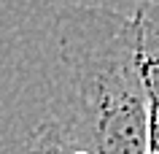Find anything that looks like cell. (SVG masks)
I'll return each instance as SVG.
<instances>
[{
  "mask_svg": "<svg viewBox=\"0 0 159 154\" xmlns=\"http://www.w3.org/2000/svg\"><path fill=\"white\" fill-rule=\"evenodd\" d=\"M73 119L62 122L94 154H148V95L138 22L102 6H67L54 19Z\"/></svg>",
  "mask_w": 159,
  "mask_h": 154,
  "instance_id": "obj_1",
  "label": "cell"
},
{
  "mask_svg": "<svg viewBox=\"0 0 159 154\" xmlns=\"http://www.w3.org/2000/svg\"><path fill=\"white\" fill-rule=\"evenodd\" d=\"M73 143H78V141L67 130V124H62L59 119H49L38 124L35 133L30 135L27 154H67V149Z\"/></svg>",
  "mask_w": 159,
  "mask_h": 154,
  "instance_id": "obj_2",
  "label": "cell"
},
{
  "mask_svg": "<svg viewBox=\"0 0 159 154\" xmlns=\"http://www.w3.org/2000/svg\"><path fill=\"white\" fill-rule=\"evenodd\" d=\"M138 49H140V73L146 95H148V108L159 111V49L143 43L140 35H138Z\"/></svg>",
  "mask_w": 159,
  "mask_h": 154,
  "instance_id": "obj_3",
  "label": "cell"
},
{
  "mask_svg": "<svg viewBox=\"0 0 159 154\" xmlns=\"http://www.w3.org/2000/svg\"><path fill=\"white\" fill-rule=\"evenodd\" d=\"M135 22H138V35L143 43L159 49V0H146L135 8Z\"/></svg>",
  "mask_w": 159,
  "mask_h": 154,
  "instance_id": "obj_4",
  "label": "cell"
},
{
  "mask_svg": "<svg viewBox=\"0 0 159 154\" xmlns=\"http://www.w3.org/2000/svg\"><path fill=\"white\" fill-rule=\"evenodd\" d=\"M148 154H159V111L148 108Z\"/></svg>",
  "mask_w": 159,
  "mask_h": 154,
  "instance_id": "obj_5",
  "label": "cell"
},
{
  "mask_svg": "<svg viewBox=\"0 0 159 154\" xmlns=\"http://www.w3.org/2000/svg\"><path fill=\"white\" fill-rule=\"evenodd\" d=\"M67 154H94V152L86 149V146H81V143H73L70 149H67Z\"/></svg>",
  "mask_w": 159,
  "mask_h": 154,
  "instance_id": "obj_6",
  "label": "cell"
}]
</instances>
